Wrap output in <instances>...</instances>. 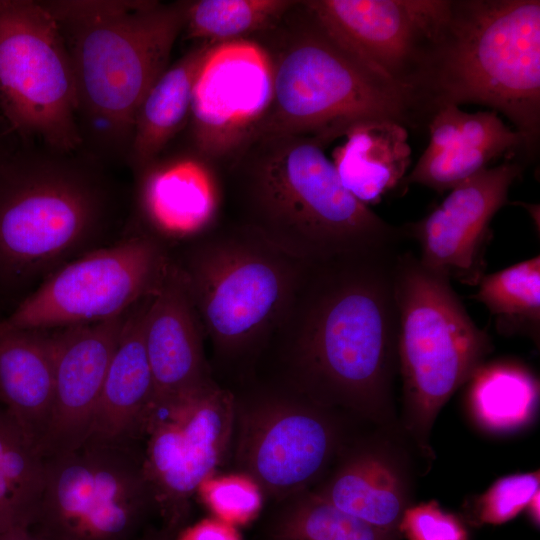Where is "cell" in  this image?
<instances>
[{"label":"cell","mask_w":540,"mask_h":540,"mask_svg":"<svg viewBox=\"0 0 540 540\" xmlns=\"http://www.w3.org/2000/svg\"><path fill=\"white\" fill-rule=\"evenodd\" d=\"M170 254L205 338L227 361L261 353L307 264L226 217Z\"/></svg>","instance_id":"52a82bcc"},{"label":"cell","mask_w":540,"mask_h":540,"mask_svg":"<svg viewBox=\"0 0 540 540\" xmlns=\"http://www.w3.org/2000/svg\"><path fill=\"white\" fill-rule=\"evenodd\" d=\"M16 525L27 526L8 487L0 481V531Z\"/></svg>","instance_id":"e575fe53"},{"label":"cell","mask_w":540,"mask_h":540,"mask_svg":"<svg viewBox=\"0 0 540 540\" xmlns=\"http://www.w3.org/2000/svg\"><path fill=\"white\" fill-rule=\"evenodd\" d=\"M302 2L327 33L349 53L414 94L413 87L435 33L444 0Z\"/></svg>","instance_id":"9a60e30c"},{"label":"cell","mask_w":540,"mask_h":540,"mask_svg":"<svg viewBox=\"0 0 540 540\" xmlns=\"http://www.w3.org/2000/svg\"><path fill=\"white\" fill-rule=\"evenodd\" d=\"M169 248L132 218L118 241L57 269L0 321V331L56 329L104 321L157 293Z\"/></svg>","instance_id":"8fae6325"},{"label":"cell","mask_w":540,"mask_h":540,"mask_svg":"<svg viewBox=\"0 0 540 540\" xmlns=\"http://www.w3.org/2000/svg\"><path fill=\"white\" fill-rule=\"evenodd\" d=\"M212 44L194 45L156 80L138 108L126 165L139 174L187 126L197 72Z\"/></svg>","instance_id":"cb8c5ba5"},{"label":"cell","mask_w":540,"mask_h":540,"mask_svg":"<svg viewBox=\"0 0 540 540\" xmlns=\"http://www.w3.org/2000/svg\"><path fill=\"white\" fill-rule=\"evenodd\" d=\"M42 2L70 56L80 151L108 166L126 165L138 108L182 33L185 1Z\"/></svg>","instance_id":"277c9868"},{"label":"cell","mask_w":540,"mask_h":540,"mask_svg":"<svg viewBox=\"0 0 540 540\" xmlns=\"http://www.w3.org/2000/svg\"><path fill=\"white\" fill-rule=\"evenodd\" d=\"M333 151V165L342 185L369 206L402 180L411 163L406 127L390 120L353 126Z\"/></svg>","instance_id":"603a6c76"},{"label":"cell","mask_w":540,"mask_h":540,"mask_svg":"<svg viewBox=\"0 0 540 540\" xmlns=\"http://www.w3.org/2000/svg\"><path fill=\"white\" fill-rule=\"evenodd\" d=\"M539 471L517 473L495 481L477 502L479 520L500 524L527 508L539 492Z\"/></svg>","instance_id":"1f68e13d"},{"label":"cell","mask_w":540,"mask_h":540,"mask_svg":"<svg viewBox=\"0 0 540 540\" xmlns=\"http://www.w3.org/2000/svg\"><path fill=\"white\" fill-rule=\"evenodd\" d=\"M3 154H4V150L2 149V147H1V145H0V159H1V157L3 156Z\"/></svg>","instance_id":"74e56055"},{"label":"cell","mask_w":540,"mask_h":540,"mask_svg":"<svg viewBox=\"0 0 540 540\" xmlns=\"http://www.w3.org/2000/svg\"><path fill=\"white\" fill-rule=\"evenodd\" d=\"M128 311L104 321L53 329L55 396L43 458L73 451L88 439Z\"/></svg>","instance_id":"ac0fdd59"},{"label":"cell","mask_w":540,"mask_h":540,"mask_svg":"<svg viewBox=\"0 0 540 540\" xmlns=\"http://www.w3.org/2000/svg\"><path fill=\"white\" fill-rule=\"evenodd\" d=\"M413 91L432 118L475 103L506 116L535 152L540 134V1L444 0Z\"/></svg>","instance_id":"5b68a950"},{"label":"cell","mask_w":540,"mask_h":540,"mask_svg":"<svg viewBox=\"0 0 540 540\" xmlns=\"http://www.w3.org/2000/svg\"><path fill=\"white\" fill-rule=\"evenodd\" d=\"M391 535L341 511L317 493L288 507L274 528L275 540H391Z\"/></svg>","instance_id":"f1b7e54d"},{"label":"cell","mask_w":540,"mask_h":540,"mask_svg":"<svg viewBox=\"0 0 540 540\" xmlns=\"http://www.w3.org/2000/svg\"><path fill=\"white\" fill-rule=\"evenodd\" d=\"M272 97V64L257 41L212 46L193 86L186 126L190 150L219 171L250 141Z\"/></svg>","instance_id":"4fadbf2b"},{"label":"cell","mask_w":540,"mask_h":540,"mask_svg":"<svg viewBox=\"0 0 540 540\" xmlns=\"http://www.w3.org/2000/svg\"><path fill=\"white\" fill-rule=\"evenodd\" d=\"M399 253L345 254L306 264L262 349L277 353L294 394L373 417L389 408L398 361Z\"/></svg>","instance_id":"6da1fadb"},{"label":"cell","mask_w":540,"mask_h":540,"mask_svg":"<svg viewBox=\"0 0 540 540\" xmlns=\"http://www.w3.org/2000/svg\"><path fill=\"white\" fill-rule=\"evenodd\" d=\"M528 510L530 511L533 519L539 518V492L532 498L528 505Z\"/></svg>","instance_id":"8d00e7d4"},{"label":"cell","mask_w":540,"mask_h":540,"mask_svg":"<svg viewBox=\"0 0 540 540\" xmlns=\"http://www.w3.org/2000/svg\"><path fill=\"white\" fill-rule=\"evenodd\" d=\"M198 492L216 518L232 525L251 520L262 506L260 487L247 475L211 477Z\"/></svg>","instance_id":"4dcf8cb0"},{"label":"cell","mask_w":540,"mask_h":540,"mask_svg":"<svg viewBox=\"0 0 540 540\" xmlns=\"http://www.w3.org/2000/svg\"><path fill=\"white\" fill-rule=\"evenodd\" d=\"M0 540H43L24 525H16L0 531Z\"/></svg>","instance_id":"d590c367"},{"label":"cell","mask_w":540,"mask_h":540,"mask_svg":"<svg viewBox=\"0 0 540 540\" xmlns=\"http://www.w3.org/2000/svg\"><path fill=\"white\" fill-rule=\"evenodd\" d=\"M324 148L290 134L248 142L219 170L224 217L306 263L399 248L403 229L342 185Z\"/></svg>","instance_id":"7a4b0ae2"},{"label":"cell","mask_w":540,"mask_h":540,"mask_svg":"<svg viewBox=\"0 0 540 540\" xmlns=\"http://www.w3.org/2000/svg\"><path fill=\"white\" fill-rule=\"evenodd\" d=\"M293 0L185 1L184 36L196 44L249 39L276 26Z\"/></svg>","instance_id":"4316f807"},{"label":"cell","mask_w":540,"mask_h":540,"mask_svg":"<svg viewBox=\"0 0 540 540\" xmlns=\"http://www.w3.org/2000/svg\"><path fill=\"white\" fill-rule=\"evenodd\" d=\"M427 128L429 144L404 179L439 193L452 190L505 153L526 152L524 137L495 111L468 113L447 105L434 113Z\"/></svg>","instance_id":"ffe728a7"},{"label":"cell","mask_w":540,"mask_h":540,"mask_svg":"<svg viewBox=\"0 0 540 540\" xmlns=\"http://www.w3.org/2000/svg\"><path fill=\"white\" fill-rule=\"evenodd\" d=\"M237 418L233 393L214 380L152 403L142 427V464L156 508L171 525L222 464ZM138 441V442H139Z\"/></svg>","instance_id":"7c38bea8"},{"label":"cell","mask_w":540,"mask_h":540,"mask_svg":"<svg viewBox=\"0 0 540 540\" xmlns=\"http://www.w3.org/2000/svg\"><path fill=\"white\" fill-rule=\"evenodd\" d=\"M144 337L154 381L152 403L177 397L214 380L204 353L203 326L172 258L150 303Z\"/></svg>","instance_id":"d6986e66"},{"label":"cell","mask_w":540,"mask_h":540,"mask_svg":"<svg viewBox=\"0 0 540 540\" xmlns=\"http://www.w3.org/2000/svg\"><path fill=\"white\" fill-rule=\"evenodd\" d=\"M467 405L477 424L493 433L517 431L536 415L539 381L524 365L483 363L467 381Z\"/></svg>","instance_id":"484cf974"},{"label":"cell","mask_w":540,"mask_h":540,"mask_svg":"<svg viewBox=\"0 0 540 540\" xmlns=\"http://www.w3.org/2000/svg\"><path fill=\"white\" fill-rule=\"evenodd\" d=\"M521 172L511 161L486 168L450 190L427 216L406 224L403 232L417 241L421 264L449 280L477 285L484 275L490 223Z\"/></svg>","instance_id":"2e32d148"},{"label":"cell","mask_w":540,"mask_h":540,"mask_svg":"<svg viewBox=\"0 0 540 540\" xmlns=\"http://www.w3.org/2000/svg\"><path fill=\"white\" fill-rule=\"evenodd\" d=\"M0 113L25 143L81 149L70 56L42 1L0 0Z\"/></svg>","instance_id":"30bf717a"},{"label":"cell","mask_w":540,"mask_h":540,"mask_svg":"<svg viewBox=\"0 0 540 540\" xmlns=\"http://www.w3.org/2000/svg\"><path fill=\"white\" fill-rule=\"evenodd\" d=\"M475 298L495 316L504 333L526 334L538 341L540 327V256L483 275Z\"/></svg>","instance_id":"83f0119b"},{"label":"cell","mask_w":540,"mask_h":540,"mask_svg":"<svg viewBox=\"0 0 540 540\" xmlns=\"http://www.w3.org/2000/svg\"><path fill=\"white\" fill-rule=\"evenodd\" d=\"M409 540H466L461 522L430 501L406 508L399 526Z\"/></svg>","instance_id":"d6a6232c"},{"label":"cell","mask_w":540,"mask_h":540,"mask_svg":"<svg viewBox=\"0 0 540 540\" xmlns=\"http://www.w3.org/2000/svg\"><path fill=\"white\" fill-rule=\"evenodd\" d=\"M320 406L297 394L272 395L238 411L237 459L245 475L276 495L317 478L336 445L334 425Z\"/></svg>","instance_id":"5bb4252c"},{"label":"cell","mask_w":540,"mask_h":540,"mask_svg":"<svg viewBox=\"0 0 540 540\" xmlns=\"http://www.w3.org/2000/svg\"><path fill=\"white\" fill-rule=\"evenodd\" d=\"M134 177L132 218L170 251L224 218L221 175L190 149L161 155Z\"/></svg>","instance_id":"e0dca14e"},{"label":"cell","mask_w":540,"mask_h":540,"mask_svg":"<svg viewBox=\"0 0 540 540\" xmlns=\"http://www.w3.org/2000/svg\"><path fill=\"white\" fill-rule=\"evenodd\" d=\"M251 39L269 55L273 97L250 141L290 134L312 137L326 147L366 121L390 120L411 128L430 122L411 91L349 53L302 1L276 26Z\"/></svg>","instance_id":"8992f818"},{"label":"cell","mask_w":540,"mask_h":540,"mask_svg":"<svg viewBox=\"0 0 540 540\" xmlns=\"http://www.w3.org/2000/svg\"><path fill=\"white\" fill-rule=\"evenodd\" d=\"M108 165L25 143L0 159V286L33 290L127 232L132 194Z\"/></svg>","instance_id":"3957f363"},{"label":"cell","mask_w":540,"mask_h":540,"mask_svg":"<svg viewBox=\"0 0 540 540\" xmlns=\"http://www.w3.org/2000/svg\"><path fill=\"white\" fill-rule=\"evenodd\" d=\"M154 295L137 302L127 313L108 367L89 441L104 444H137L139 441L154 399V381L144 337L146 315Z\"/></svg>","instance_id":"44dd1931"},{"label":"cell","mask_w":540,"mask_h":540,"mask_svg":"<svg viewBox=\"0 0 540 540\" xmlns=\"http://www.w3.org/2000/svg\"><path fill=\"white\" fill-rule=\"evenodd\" d=\"M395 294L407 426L426 448L438 413L484 363L491 340L471 319L450 280L411 252L398 254Z\"/></svg>","instance_id":"ba28073f"},{"label":"cell","mask_w":540,"mask_h":540,"mask_svg":"<svg viewBox=\"0 0 540 540\" xmlns=\"http://www.w3.org/2000/svg\"><path fill=\"white\" fill-rule=\"evenodd\" d=\"M45 462L0 403V481L30 526L42 495Z\"/></svg>","instance_id":"f546056e"},{"label":"cell","mask_w":540,"mask_h":540,"mask_svg":"<svg viewBox=\"0 0 540 540\" xmlns=\"http://www.w3.org/2000/svg\"><path fill=\"white\" fill-rule=\"evenodd\" d=\"M178 540H241L230 523L218 518L206 519L185 530Z\"/></svg>","instance_id":"836d02e7"},{"label":"cell","mask_w":540,"mask_h":540,"mask_svg":"<svg viewBox=\"0 0 540 540\" xmlns=\"http://www.w3.org/2000/svg\"><path fill=\"white\" fill-rule=\"evenodd\" d=\"M341 511L393 531L406 509V489L396 466L375 452L348 458L318 493Z\"/></svg>","instance_id":"d4e9b609"},{"label":"cell","mask_w":540,"mask_h":540,"mask_svg":"<svg viewBox=\"0 0 540 540\" xmlns=\"http://www.w3.org/2000/svg\"><path fill=\"white\" fill-rule=\"evenodd\" d=\"M44 462L43 491L29 526L43 540H130L156 508L137 444L87 440Z\"/></svg>","instance_id":"9c48e42d"},{"label":"cell","mask_w":540,"mask_h":540,"mask_svg":"<svg viewBox=\"0 0 540 540\" xmlns=\"http://www.w3.org/2000/svg\"><path fill=\"white\" fill-rule=\"evenodd\" d=\"M2 320V318H0V321Z\"/></svg>","instance_id":"f35d334b"},{"label":"cell","mask_w":540,"mask_h":540,"mask_svg":"<svg viewBox=\"0 0 540 540\" xmlns=\"http://www.w3.org/2000/svg\"><path fill=\"white\" fill-rule=\"evenodd\" d=\"M54 396L53 329L0 331V403L40 454Z\"/></svg>","instance_id":"7402d4cb"}]
</instances>
